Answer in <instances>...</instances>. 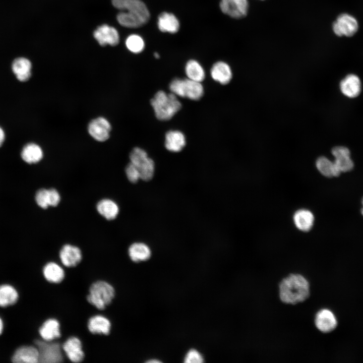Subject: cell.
Returning <instances> with one entry per match:
<instances>
[{"instance_id": "1", "label": "cell", "mask_w": 363, "mask_h": 363, "mask_svg": "<svg viewBox=\"0 0 363 363\" xmlns=\"http://www.w3.org/2000/svg\"><path fill=\"white\" fill-rule=\"evenodd\" d=\"M112 4L120 11L117 15V20L124 27H140L149 20V11L141 0H112Z\"/></svg>"}, {"instance_id": "2", "label": "cell", "mask_w": 363, "mask_h": 363, "mask_svg": "<svg viewBox=\"0 0 363 363\" xmlns=\"http://www.w3.org/2000/svg\"><path fill=\"white\" fill-rule=\"evenodd\" d=\"M310 284L299 274H290L279 283V295L284 304L296 305L307 300L310 295Z\"/></svg>"}, {"instance_id": "3", "label": "cell", "mask_w": 363, "mask_h": 363, "mask_svg": "<svg viewBox=\"0 0 363 363\" xmlns=\"http://www.w3.org/2000/svg\"><path fill=\"white\" fill-rule=\"evenodd\" d=\"M156 117L161 120H167L180 110L182 104L177 96L172 93L158 91L150 101Z\"/></svg>"}, {"instance_id": "4", "label": "cell", "mask_w": 363, "mask_h": 363, "mask_svg": "<svg viewBox=\"0 0 363 363\" xmlns=\"http://www.w3.org/2000/svg\"><path fill=\"white\" fill-rule=\"evenodd\" d=\"M113 286L104 280H97L91 284L86 296L87 301L98 310H103L114 298Z\"/></svg>"}, {"instance_id": "5", "label": "cell", "mask_w": 363, "mask_h": 363, "mask_svg": "<svg viewBox=\"0 0 363 363\" xmlns=\"http://www.w3.org/2000/svg\"><path fill=\"white\" fill-rule=\"evenodd\" d=\"M171 93L181 97L197 100L201 98L204 89L201 82L187 79H174L169 84Z\"/></svg>"}, {"instance_id": "6", "label": "cell", "mask_w": 363, "mask_h": 363, "mask_svg": "<svg viewBox=\"0 0 363 363\" xmlns=\"http://www.w3.org/2000/svg\"><path fill=\"white\" fill-rule=\"evenodd\" d=\"M129 158L130 162L138 168L140 179L148 181L152 178L154 172V163L148 156L144 150L138 147L134 148L130 153Z\"/></svg>"}, {"instance_id": "7", "label": "cell", "mask_w": 363, "mask_h": 363, "mask_svg": "<svg viewBox=\"0 0 363 363\" xmlns=\"http://www.w3.org/2000/svg\"><path fill=\"white\" fill-rule=\"evenodd\" d=\"M39 354V362L58 363L63 361L62 347L58 342L43 339L35 341Z\"/></svg>"}, {"instance_id": "8", "label": "cell", "mask_w": 363, "mask_h": 363, "mask_svg": "<svg viewBox=\"0 0 363 363\" xmlns=\"http://www.w3.org/2000/svg\"><path fill=\"white\" fill-rule=\"evenodd\" d=\"M332 29L334 33L338 36L351 37L357 32L358 24L353 16L348 14H342L333 23Z\"/></svg>"}, {"instance_id": "9", "label": "cell", "mask_w": 363, "mask_h": 363, "mask_svg": "<svg viewBox=\"0 0 363 363\" xmlns=\"http://www.w3.org/2000/svg\"><path fill=\"white\" fill-rule=\"evenodd\" d=\"M111 130V124L105 117L99 116L92 119L88 124L89 134L95 140L104 142L108 139Z\"/></svg>"}, {"instance_id": "10", "label": "cell", "mask_w": 363, "mask_h": 363, "mask_svg": "<svg viewBox=\"0 0 363 363\" xmlns=\"http://www.w3.org/2000/svg\"><path fill=\"white\" fill-rule=\"evenodd\" d=\"M221 11L228 16L240 19L246 16L249 9L248 0H220Z\"/></svg>"}, {"instance_id": "11", "label": "cell", "mask_w": 363, "mask_h": 363, "mask_svg": "<svg viewBox=\"0 0 363 363\" xmlns=\"http://www.w3.org/2000/svg\"><path fill=\"white\" fill-rule=\"evenodd\" d=\"M59 258L63 265L68 268L77 266L82 259V253L77 246L69 244L63 245L59 252Z\"/></svg>"}, {"instance_id": "12", "label": "cell", "mask_w": 363, "mask_h": 363, "mask_svg": "<svg viewBox=\"0 0 363 363\" xmlns=\"http://www.w3.org/2000/svg\"><path fill=\"white\" fill-rule=\"evenodd\" d=\"M63 351L72 362H80L85 357L82 343L80 339L76 336L67 338L62 345Z\"/></svg>"}, {"instance_id": "13", "label": "cell", "mask_w": 363, "mask_h": 363, "mask_svg": "<svg viewBox=\"0 0 363 363\" xmlns=\"http://www.w3.org/2000/svg\"><path fill=\"white\" fill-rule=\"evenodd\" d=\"M93 36L101 46L107 44L115 46L119 42V35L117 30L106 24L99 26L94 31Z\"/></svg>"}, {"instance_id": "14", "label": "cell", "mask_w": 363, "mask_h": 363, "mask_svg": "<svg viewBox=\"0 0 363 363\" xmlns=\"http://www.w3.org/2000/svg\"><path fill=\"white\" fill-rule=\"evenodd\" d=\"M315 324L316 328L323 333H329L336 327L337 321L334 314L327 309H321L316 314Z\"/></svg>"}, {"instance_id": "15", "label": "cell", "mask_w": 363, "mask_h": 363, "mask_svg": "<svg viewBox=\"0 0 363 363\" xmlns=\"http://www.w3.org/2000/svg\"><path fill=\"white\" fill-rule=\"evenodd\" d=\"M331 152L335 158L334 162L340 172L352 169L354 163L350 157V151L347 147L335 146L332 148Z\"/></svg>"}, {"instance_id": "16", "label": "cell", "mask_w": 363, "mask_h": 363, "mask_svg": "<svg viewBox=\"0 0 363 363\" xmlns=\"http://www.w3.org/2000/svg\"><path fill=\"white\" fill-rule=\"evenodd\" d=\"M39 351L36 346L24 345L16 350L12 361L15 363H37L39 362Z\"/></svg>"}, {"instance_id": "17", "label": "cell", "mask_w": 363, "mask_h": 363, "mask_svg": "<svg viewBox=\"0 0 363 363\" xmlns=\"http://www.w3.org/2000/svg\"><path fill=\"white\" fill-rule=\"evenodd\" d=\"M38 332L42 339L53 341L62 336L60 323L55 318L47 319L39 327Z\"/></svg>"}, {"instance_id": "18", "label": "cell", "mask_w": 363, "mask_h": 363, "mask_svg": "<svg viewBox=\"0 0 363 363\" xmlns=\"http://www.w3.org/2000/svg\"><path fill=\"white\" fill-rule=\"evenodd\" d=\"M339 87L344 96L350 98H355L360 93L361 82L357 76L350 74L341 81Z\"/></svg>"}, {"instance_id": "19", "label": "cell", "mask_w": 363, "mask_h": 363, "mask_svg": "<svg viewBox=\"0 0 363 363\" xmlns=\"http://www.w3.org/2000/svg\"><path fill=\"white\" fill-rule=\"evenodd\" d=\"M87 328L93 334L107 335L110 333L111 324L110 320L101 315L92 316L88 320Z\"/></svg>"}, {"instance_id": "20", "label": "cell", "mask_w": 363, "mask_h": 363, "mask_svg": "<svg viewBox=\"0 0 363 363\" xmlns=\"http://www.w3.org/2000/svg\"><path fill=\"white\" fill-rule=\"evenodd\" d=\"M96 207L97 212L107 220L115 219L119 211L117 204L113 200L108 198L99 200Z\"/></svg>"}, {"instance_id": "21", "label": "cell", "mask_w": 363, "mask_h": 363, "mask_svg": "<svg viewBox=\"0 0 363 363\" xmlns=\"http://www.w3.org/2000/svg\"><path fill=\"white\" fill-rule=\"evenodd\" d=\"M42 274L48 282L57 284L62 282L65 278L64 269L54 262H49L43 267Z\"/></svg>"}, {"instance_id": "22", "label": "cell", "mask_w": 363, "mask_h": 363, "mask_svg": "<svg viewBox=\"0 0 363 363\" xmlns=\"http://www.w3.org/2000/svg\"><path fill=\"white\" fill-rule=\"evenodd\" d=\"M210 72L213 79L223 85L228 83L232 78L230 67L224 62L215 63L211 68Z\"/></svg>"}, {"instance_id": "23", "label": "cell", "mask_w": 363, "mask_h": 363, "mask_svg": "<svg viewBox=\"0 0 363 363\" xmlns=\"http://www.w3.org/2000/svg\"><path fill=\"white\" fill-rule=\"evenodd\" d=\"M158 29L163 32L175 33L179 29V22L172 13L166 12L161 13L158 17Z\"/></svg>"}, {"instance_id": "24", "label": "cell", "mask_w": 363, "mask_h": 363, "mask_svg": "<svg viewBox=\"0 0 363 363\" xmlns=\"http://www.w3.org/2000/svg\"><path fill=\"white\" fill-rule=\"evenodd\" d=\"M12 68L13 73L20 81H27L31 76L32 64L29 59L25 57H18L14 59Z\"/></svg>"}, {"instance_id": "25", "label": "cell", "mask_w": 363, "mask_h": 363, "mask_svg": "<svg viewBox=\"0 0 363 363\" xmlns=\"http://www.w3.org/2000/svg\"><path fill=\"white\" fill-rule=\"evenodd\" d=\"M186 145V138L179 131H169L166 133L165 147L169 151L177 152Z\"/></svg>"}, {"instance_id": "26", "label": "cell", "mask_w": 363, "mask_h": 363, "mask_svg": "<svg viewBox=\"0 0 363 363\" xmlns=\"http://www.w3.org/2000/svg\"><path fill=\"white\" fill-rule=\"evenodd\" d=\"M128 254L132 261L138 263L148 260L151 257V252L146 244L137 242L130 245Z\"/></svg>"}, {"instance_id": "27", "label": "cell", "mask_w": 363, "mask_h": 363, "mask_svg": "<svg viewBox=\"0 0 363 363\" xmlns=\"http://www.w3.org/2000/svg\"><path fill=\"white\" fill-rule=\"evenodd\" d=\"M294 223L300 230L308 231L312 227L314 216L313 213L307 209H300L295 212L293 216Z\"/></svg>"}, {"instance_id": "28", "label": "cell", "mask_w": 363, "mask_h": 363, "mask_svg": "<svg viewBox=\"0 0 363 363\" xmlns=\"http://www.w3.org/2000/svg\"><path fill=\"white\" fill-rule=\"evenodd\" d=\"M21 155L25 162L29 164H33L39 162L42 159L43 152L38 145L30 143L23 147Z\"/></svg>"}, {"instance_id": "29", "label": "cell", "mask_w": 363, "mask_h": 363, "mask_svg": "<svg viewBox=\"0 0 363 363\" xmlns=\"http://www.w3.org/2000/svg\"><path fill=\"white\" fill-rule=\"evenodd\" d=\"M18 297V291L13 286L8 284L0 285V307L13 305L17 301Z\"/></svg>"}, {"instance_id": "30", "label": "cell", "mask_w": 363, "mask_h": 363, "mask_svg": "<svg viewBox=\"0 0 363 363\" xmlns=\"http://www.w3.org/2000/svg\"><path fill=\"white\" fill-rule=\"evenodd\" d=\"M316 166L319 171L326 177L338 176L341 173L334 162L324 156L319 157L317 159Z\"/></svg>"}, {"instance_id": "31", "label": "cell", "mask_w": 363, "mask_h": 363, "mask_svg": "<svg viewBox=\"0 0 363 363\" xmlns=\"http://www.w3.org/2000/svg\"><path fill=\"white\" fill-rule=\"evenodd\" d=\"M185 72L188 78L195 81L201 82L205 77L203 67L197 61L194 59L187 62Z\"/></svg>"}, {"instance_id": "32", "label": "cell", "mask_w": 363, "mask_h": 363, "mask_svg": "<svg viewBox=\"0 0 363 363\" xmlns=\"http://www.w3.org/2000/svg\"><path fill=\"white\" fill-rule=\"evenodd\" d=\"M126 44L130 51L135 53L142 52L145 47L144 40L137 34L129 36L126 39Z\"/></svg>"}, {"instance_id": "33", "label": "cell", "mask_w": 363, "mask_h": 363, "mask_svg": "<svg viewBox=\"0 0 363 363\" xmlns=\"http://www.w3.org/2000/svg\"><path fill=\"white\" fill-rule=\"evenodd\" d=\"M35 199L39 207L45 209L49 207L48 189L42 188L36 193Z\"/></svg>"}, {"instance_id": "34", "label": "cell", "mask_w": 363, "mask_h": 363, "mask_svg": "<svg viewBox=\"0 0 363 363\" xmlns=\"http://www.w3.org/2000/svg\"><path fill=\"white\" fill-rule=\"evenodd\" d=\"M125 173L128 179L132 183H136L140 179L138 168L131 162L126 166Z\"/></svg>"}, {"instance_id": "35", "label": "cell", "mask_w": 363, "mask_h": 363, "mask_svg": "<svg viewBox=\"0 0 363 363\" xmlns=\"http://www.w3.org/2000/svg\"><path fill=\"white\" fill-rule=\"evenodd\" d=\"M184 362L186 363H201L204 362V358L198 351L195 349H192L186 355Z\"/></svg>"}, {"instance_id": "36", "label": "cell", "mask_w": 363, "mask_h": 363, "mask_svg": "<svg viewBox=\"0 0 363 363\" xmlns=\"http://www.w3.org/2000/svg\"><path fill=\"white\" fill-rule=\"evenodd\" d=\"M48 191L49 205L56 207L60 202L61 197L58 191L55 188H50Z\"/></svg>"}, {"instance_id": "37", "label": "cell", "mask_w": 363, "mask_h": 363, "mask_svg": "<svg viewBox=\"0 0 363 363\" xmlns=\"http://www.w3.org/2000/svg\"><path fill=\"white\" fill-rule=\"evenodd\" d=\"M5 133L3 130L0 127V147L2 145L5 140Z\"/></svg>"}, {"instance_id": "38", "label": "cell", "mask_w": 363, "mask_h": 363, "mask_svg": "<svg viewBox=\"0 0 363 363\" xmlns=\"http://www.w3.org/2000/svg\"><path fill=\"white\" fill-rule=\"evenodd\" d=\"M3 329H4V323H3L2 319L0 317V335L2 333Z\"/></svg>"}, {"instance_id": "39", "label": "cell", "mask_w": 363, "mask_h": 363, "mask_svg": "<svg viewBox=\"0 0 363 363\" xmlns=\"http://www.w3.org/2000/svg\"><path fill=\"white\" fill-rule=\"evenodd\" d=\"M160 362L161 361L160 360H157L156 359H152L149 360L147 361V362H149H149H150V363L157 362L158 363V362Z\"/></svg>"}, {"instance_id": "40", "label": "cell", "mask_w": 363, "mask_h": 363, "mask_svg": "<svg viewBox=\"0 0 363 363\" xmlns=\"http://www.w3.org/2000/svg\"><path fill=\"white\" fill-rule=\"evenodd\" d=\"M154 55L155 57L156 58H159V56H159V54L158 53H157V52H155V53H154Z\"/></svg>"}, {"instance_id": "41", "label": "cell", "mask_w": 363, "mask_h": 363, "mask_svg": "<svg viewBox=\"0 0 363 363\" xmlns=\"http://www.w3.org/2000/svg\"><path fill=\"white\" fill-rule=\"evenodd\" d=\"M361 203H362V208L361 209V213L362 215H363V198L362 199Z\"/></svg>"}]
</instances>
